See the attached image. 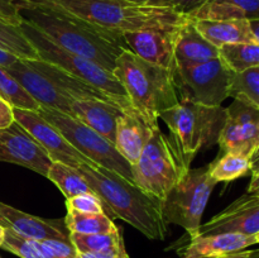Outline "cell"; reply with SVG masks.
<instances>
[{"mask_svg": "<svg viewBox=\"0 0 259 258\" xmlns=\"http://www.w3.org/2000/svg\"><path fill=\"white\" fill-rule=\"evenodd\" d=\"M14 121V115H13V108L0 99V129L10 125Z\"/></svg>", "mask_w": 259, "mask_h": 258, "instance_id": "obj_38", "label": "cell"}, {"mask_svg": "<svg viewBox=\"0 0 259 258\" xmlns=\"http://www.w3.org/2000/svg\"><path fill=\"white\" fill-rule=\"evenodd\" d=\"M134 4L146 5V7H156V8H171L172 0H128Z\"/></svg>", "mask_w": 259, "mask_h": 258, "instance_id": "obj_39", "label": "cell"}, {"mask_svg": "<svg viewBox=\"0 0 259 258\" xmlns=\"http://www.w3.org/2000/svg\"><path fill=\"white\" fill-rule=\"evenodd\" d=\"M186 172L180 163L171 139L159 126L152 131L141 157L132 166L134 184L162 204Z\"/></svg>", "mask_w": 259, "mask_h": 258, "instance_id": "obj_8", "label": "cell"}, {"mask_svg": "<svg viewBox=\"0 0 259 258\" xmlns=\"http://www.w3.org/2000/svg\"><path fill=\"white\" fill-rule=\"evenodd\" d=\"M14 120L19 123L40 147L52 162H61L77 168L80 164L98 166L77 151L57 128L48 123L38 111L13 108Z\"/></svg>", "mask_w": 259, "mask_h": 258, "instance_id": "obj_13", "label": "cell"}, {"mask_svg": "<svg viewBox=\"0 0 259 258\" xmlns=\"http://www.w3.org/2000/svg\"><path fill=\"white\" fill-rule=\"evenodd\" d=\"M60 7L88 22L116 30L137 32L146 29H174L187 17L172 8L134 4L128 0H40Z\"/></svg>", "mask_w": 259, "mask_h": 258, "instance_id": "obj_5", "label": "cell"}, {"mask_svg": "<svg viewBox=\"0 0 259 258\" xmlns=\"http://www.w3.org/2000/svg\"><path fill=\"white\" fill-rule=\"evenodd\" d=\"M249 163H250V174L258 175L259 174V146L254 149L249 157Z\"/></svg>", "mask_w": 259, "mask_h": 258, "instance_id": "obj_42", "label": "cell"}, {"mask_svg": "<svg viewBox=\"0 0 259 258\" xmlns=\"http://www.w3.org/2000/svg\"><path fill=\"white\" fill-rule=\"evenodd\" d=\"M0 248L20 258H45L35 240L25 239L9 229H5L4 240Z\"/></svg>", "mask_w": 259, "mask_h": 258, "instance_id": "obj_32", "label": "cell"}, {"mask_svg": "<svg viewBox=\"0 0 259 258\" xmlns=\"http://www.w3.org/2000/svg\"><path fill=\"white\" fill-rule=\"evenodd\" d=\"M228 94L229 98L245 101L259 108V67L230 73Z\"/></svg>", "mask_w": 259, "mask_h": 258, "instance_id": "obj_28", "label": "cell"}, {"mask_svg": "<svg viewBox=\"0 0 259 258\" xmlns=\"http://www.w3.org/2000/svg\"><path fill=\"white\" fill-rule=\"evenodd\" d=\"M218 144L224 153L233 152L250 157L259 146V108L234 99L225 108V123Z\"/></svg>", "mask_w": 259, "mask_h": 258, "instance_id": "obj_12", "label": "cell"}, {"mask_svg": "<svg viewBox=\"0 0 259 258\" xmlns=\"http://www.w3.org/2000/svg\"><path fill=\"white\" fill-rule=\"evenodd\" d=\"M159 119L169 129V139L182 168L189 171L199 152L218 143L225 123V108L181 99L179 104L163 111Z\"/></svg>", "mask_w": 259, "mask_h": 258, "instance_id": "obj_6", "label": "cell"}, {"mask_svg": "<svg viewBox=\"0 0 259 258\" xmlns=\"http://www.w3.org/2000/svg\"><path fill=\"white\" fill-rule=\"evenodd\" d=\"M179 28L125 32L123 33V37L128 50L134 55L174 72L176 68L175 42Z\"/></svg>", "mask_w": 259, "mask_h": 258, "instance_id": "obj_16", "label": "cell"}, {"mask_svg": "<svg viewBox=\"0 0 259 258\" xmlns=\"http://www.w3.org/2000/svg\"><path fill=\"white\" fill-rule=\"evenodd\" d=\"M81 258H129L125 247L119 248L109 252H94V253H80Z\"/></svg>", "mask_w": 259, "mask_h": 258, "instance_id": "obj_37", "label": "cell"}, {"mask_svg": "<svg viewBox=\"0 0 259 258\" xmlns=\"http://www.w3.org/2000/svg\"><path fill=\"white\" fill-rule=\"evenodd\" d=\"M19 27L23 34L38 53V57L40 60L55 63L67 72L72 73L76 77L93 85L120 108H126L131 105V101L123 85L111 71H108L103 66L85 56L70 52L60 47L27 20L23 19Z\"/></svg>", "mask_w": 259, "mask_h": 258, "instance_id": "obj_7", "label": "cell"}, {"mask_svg": "<svg viewBox=\"0 0 259 258\" xmlns=\"http://www.w3.org/2000/svg\"><path fill=\"white\" fill-rule=\"evenodd\" d=\"M215 258H259V249H255V250L243 249V250H239V252L230 253V254L222 255V257H215Z\"/></svg>", "mask_w": 259, "mask_h": 258, "instance_id": "obj_40", "label": "cell"}, {"mask_svg": "<svg viewBox=\"0 0 259 258\" xmlns=\"http://www.w3.org/2000/svg\"><path fill=\"white\" fill-rule=\"evenodd\" d=\"M70 240L78 253L109 252V250L124 248L120 228H116L113 232L99 233V234L70 233Z\"/></svg>", "mask_w": 259, "mask_h": 258, "instance_id": "obj_26", "label": "cell"}, {"mask_svg": "<svg viewBox=\"0 0 259 258\" xmlns=\"http://www.w3.org/2000/svg\"><path fill=\"white\" fill-rule=\"evenodd\" d=\"M154 128L156 126L149 125L136 108L132 105L123 108L116 121L114 142L116 151L133 166L141 157Z\"/></svg>", "mask_w": 259, "mask_h": 258, "instance_id": "obj_19", "label": "cell"}, {"mask_svg": "<svg viewBox=\"0 0 259 258\" xmlns=\"http://www.w3.org/2000/svg\"><path fill=\"white\" fill-rule=\"evenodd\" d=\"M0 99L7 101L12 108L34 111L39 109V104L10 75L7 67L2 65H0Z\"/></svg>", "mask_w": 259, "mask_h": 258, "instance_id": "obj_30", "label": "cell"}, {"mask_svg": "<svg viewBox=\"0 0 259 258\" xmlns=\"http://www.w3.org/2000/svg\"><path fill=\"white\" fill-rule=\"evenodd\" d=\"M66 207L67 211L81 212V214H99V212L108 214L106 207L95 192H86L66 199Z\"/></svg>", "mask_w": 259, "mask_h": 258, "instance_id": "obj_33", "label": "cell"}, {"mask_svg": "<svg viewBox=\"0 0 259 258\" xmlns=\"http://www.w3.org/2000/svg\"><path fill=\"white\" fill-rule=\"evenodd\" d=\"M37 111L48 123L57 128L62 136L90 161L98 166L116 172L128 181L134 182L132 164L116 151L113 143L106 141L94 129L89 128L73 116L61 113L56 109L39 106Z\"/></svg>", "mask_w": 259, "mask_h": 258, "instance_id": "obj_10", "label": "cell"}, {"mask_svg": "<svg viewBox=\"0 0 259 258\" xmlns=\"http://www.w3.org/2000/svg\"><path fill=\"white\" fill-rule=\"evenodd\" d=\"M123 108L108 100L100 99H85L77 100L71 105L73 118L80 120L89 128L114 144L115 142L116 121Z\"/></svg>", "mask_w": 259, "mask_h": 258, "instance_id": "obj_20", "label": "cell"}, {"mask_svg": "<svg viewBox=\"0 0 259 258\" xmlns=\"http://www.w3.org/2000/svg\"><path fill=\"white\" fill-rule=\"evenodd\" d=\"M192 19L259 20V0H210Z\"/></svg>", "mask_w": 259, "mask_h": 258, "instance_id": "obj_23", "label": "cell"}, {"mask_svg": "<svg viewBox=\"0 0 259 258\" xmlns=\"http://www.w3.org/2000/svg\"><path fill=\"white\" fill-rule=\"evenodd\" d=\"M0 225L25 239L70 240L65 219H45L18 210L0 201Z\"/></svg>", "mask_w": 259, "mask_h": 258, "instance_id": "obj_17", "label": "cell"}, {"mask_svg": "<svg viewBox=\"0 0 259 258\" xmlns=\"http://www.w3.org/2000/svg\"><path fill=\"white\" fill-rule=\"evenodd\" d=\"M250 174L249 157L240 153L228 152L212 162L211 179L215 182H230Z\"/></svg>", "mask_w": 259, "mask_h": 258, "instance_id": "obj_29", "label": "cell"}, {"mask_svg": "<svg viewBox=\"0 0 259 258\" xmlns=\"http://www.w3.org/2000/svg\"><path fill=\"white\" fill-rule=\"evenodd\" d=\"M0 162L19 164L45 177L52 164L45 149L15 120L0 129Z\"/></svg>", "mask_w": 259, "mask_h": 258, "instance_id": "obj_14", "label": "cell"}, {"mask_svg": "<svg viewBox=\"0 0 259 258\" xmlns=\"http://www.w3.org/2000/svg\"><path fill=\"white\" fill-rule=\"evenodd\" d=\"M219 57V48L205 39L197 30L192 18L180 25L175 42L176 66L197 65Z\"/></svg>", "mask_w": 259, "mask_h": 258, "instance_id": "obj_21", "label": "cell"}, {"mask_svg": "<svg viewBox=\"0 0 259 258\" xmlns=\"http://www.w3.org/2000/svg\"><path fill=\"white\" fill-rule=\"evenodd\" d=\"M65 224L70 233L78 234H99V233H109L115 230L116 225L114 224L111 218L105 212L99 214H81V212L67 211Z\"/></svg>", "mask_w": 259, "mask_h": 258, "instance_id": "obj_27", "label": "cell"}, {"mask_svg": "<svg viewBox=\"0 0 259 258\" xmlns=\"http://www.w3.org/2000/svg\"><path fill=\"white\" fill-rule=\"evenodd\" d=\"M259 232V196L244 194L223 211L200 225L199 235L239 233L255 235Z\"/></svg>", "mask_w": 259, "mask_h": 258, "instance_id": "obj_15", "label": "cell"}, {"mask_svg": "<svg viewBox=\"0 0 259 258\" xmlns=\"http://www.w3.org/2000/svg\"><path fill=\"white\" fill-rule=\"evenodd\" d=\"M47 179L61 190L66 199L86 192H94L90 185L85 181V179L75 167L61 162H52L48 169Z\"/></svg>", "mask_w": 259, "mask_h": 258, "instance_id": "obj_25", "label": "cell"}, {"mask_svg": "<svg viewBox=\"0 0 259 258\" xmlns=\"http://www.w3.org/2000/svg\"><path fill=\"white\" fill-rule=\"evenodd\" d=\"M76 169L100 197L108 215L124 220L149 239H166L168 223L163 217L161 201L105 167L80 164Z\"/></svg>", "mask_w": 259, "mask_h": 258, "instance_id": "obj_2", "label": "cell"}, {"mask_svg": "<svg viewBox=\"0 0 259 258\" xmlns=\"http://www.w3.org/2000/svg\"><path fill=\"white\" fill-rule=\"evenodd\" d=\"M37 245L45 258H81L71 240L47 239L37 242Z\"/></svg>", "mask_w": 259, "mask_h": 258, "instance_id": "obj_34", "label": "cell"}, {"mask_svg": "<svg viewBox=\"0 0 259 258\" xmlns=\"http://www.w3.org/2000/svg\"><path fill=\"white\" fill-rule=\"evenodd\" d=\"M0 48L17 56L18 58H39L29 40L23 34L20 27L9 24L4 20H0Z\"/></svg>", "mask_w": 259, "mask_h": 258, "instance_id": "obj_31", "label": "cell"}, {"mask_svg": "<svg viewBox=\"0 0 259 258\" xmlns=\"http://www.w3.org/2000/svg\"><path fill=\"white\" fill-rule=\"evenodd\" d=\"M254 244H258L255 235L222 233L186 238L181 243L177 242L175 248L181 258H215L247 249Z\"/></svg>", "mask_w": 259, "mask_h": 258, "instance_id": "obj_18", "label": "cell"}, {"mask_svg": "<svg viewBox=\"0 0 259 258\" xmlns=\"http://www.w3.org/2000/svg\"><path fill=\"white\" fill-rule=\"evenodd\" d=\"M19 0H0V20L18 25L23 22V18L19 13Z\"/></svg>", "mask_w": 259, "mask_h": 258, "instance_id": "obj_35", "label": "cell"}, {"mask_svg": "<svg viewBox=\"0 0 259 258\" xmlns=\"http://www.w3.org/2000/svg\"><path fill=\"white\" fill-rule=\"evenodd\" d=\"M17 60H18L17 56L12 55V53L7 52V51L0 48V65L4 66V67H9V66L13 65Z\"/></svg>", "mask_w": 259, "mask_h": 258, "instance_id": "obj_41", "label": "cell"}, {"mask_svg": "<svg viewBox=\"0 0 259 258\" xmlns=\"http://www.w3.org/2000/svg\"><path fill=\"white\" fill-rule=\"evenodd\" d=\"M197 30L215 47L230 43L255 42L248 20L237 19H194Z\"/></svg>", "mask_w": 259, "mask_h": 258, "instance_id": "obj_22", "label": "cell"}, {"mask_svg": "<svg viewBox=\"0 0 259 258\" xmlns=\"http://www.w3.org/2000/svg\"><path fill=\"white\" fill-rule=\"evenodd\" d=\"M7 70L39 106L56 109L68 115H72L71 105L77 100L100 99L111 101L93 85L40 58H18Z\"/></svg>", "mask_w": 259, "mask_h": 258, "instance_id": "obj_4", "label": "cell"}, {"mask_svg": "<svg viewBox=\"0 0 259 258\" xmlns=\"http://www.w3.org/2000/svg\"><path fill=\"white\" fill-rule=\"evenodd\" d=\"M23 2H29V0H23Z\"/></svg>", "mask_w": 259, "mask_h": 258, "instance_id": "obj_47", "label": "cell"}, {"mask_svg": "<svg viewBox=\"0 0 259 258\" xmlns=\"http://www.w3.org/2000/svg\"><path fill=\"white\" fill-rule=\"evenodd\" d=\"M212 162L190 168L172 187L162 204L163 217L168 224L186 230V238L199 237L202 215L217 182L211 179Z\"/></svg>", "mask_w": 259, "mask_h": 258, "instance_id": "obj_9", "label": "cell"}, {"mask_svg": "<svg viewBox=\"0 0 259 258\" xmlns=\"http://www.w3.org/2000/svg\"><path fill=\"white\" fill-rule=\"evenodd\" d=\"M18 5L23 19L56 45L85 56L111 72L119 55L128 50L123 33L94 24L62 8L40 0H19Z\"/></svg>", "mask_w": 259, "mask_h": 258, "instance_id": "obj_1", "label": "cell"}, {"mask_svg": "<svg viewBox=\"0 0 259 258\" xmlns=\"http://www.w3.org/2000/svg\"><path fill=\"white\" fill-rule=\"evenodd\" d=\"M113 73L123 85L131 105L151 126H158L159 115L179 104L174 72L147 62L132 51L124 50L119 55Z\"/></svg>", "mask_w": 259, "mask_h": 258, "instance_id": "obj_3", "label": "cell"}, {"mask_svg": "<svg viewBox=\"0 0 259 258\" xmlns=\"http://www.w3.org/2000/svg\"><path fill=\"white\" fill-rule=\"evenodd\" d=\"M250 23V29H252L253 35H254L255 42L259 43V20H252Z\"/></svg>", "mask_w": 259, "mask_h": 258, "instance_id": "obj_44", "label": "cell"}, {"mask_svg": "<svg viewBox=\"0 0 259 258\" xmlns=\"http://www.w3.org/2000/svg\"><path fill=\"white\" fill-rule=\"evenodd\" d=\"M219 58L232 72L259 67V43H230L219 48Z\"/></svg>", "mask_w": 259, "mask_h": 258, "instance_id": "obj_24", "label": "cell"}, {"mask_svg": "<svg viewBox=\"0 0 259 258\" xmlns=\"http://www.w3.org/2000/svg\"><path fill=\"white\" fill-rule=\"evenodd\" d=\"M4 235H5V229L0 225V245H2L3 240H4Z\"/></svg>", "mask_w": 259, "mask_h": 258, "instance_id": "obj_45", "label": "cell"}, {"mask_svg": "<svg viewBox=\"0 0 259 258\" xmlns=\"http://www.w3.org/2000/svg\"><path fill=\"white\" fill-rule=\"evenodd\" d=\"M255 239H257V243H259V232L255 234Z\"/></svg>", "mask_w": 259, "mask_h": 258, "instance_id": "obj_46", "label": "cell"}, {"mask_svg": "<svg viewBox=\"0 0 259 258\" xmlns=\"http://www.w3.org/2000/svg\"><path fill=\"white\" fill-rule=\"evenodd\" d=\"M247 192L250 195H257V196H259V174L252 176Z\"/></svg>", "mask_w": 259, "mask_h": 258, "instance_id": "obj_43", "label": "cell"}, {"mask_svg": "<svg viewBox=\"0 0 259 258\" xmlns=\"http://www.w3.org/2000/svg\"><path fill=\"white\" fill-rule=\"evenodd\" d=\"M210 0H172L171 8L184 17L192 18Z\"/></svg>", "mask_w": 259, "mask_h": 258, "instance_id": "obj_36", "label": "cell"}, {"mask_svg": "<svg viewBox=\"0 0 259 258\" xmlns=\"http://www.w3.org/2000/svg\"><path fill=\"white\" fill-rule=\"evenodd\" d=\"M230 73L232 71L219 57L197 65L176 66L174 81L180 100L186 99L206 106H222L229 98Z\"/></svg>", "mask_w": 259, "mask_h": 258, "instance_id": "obj_11", "label": "cell"}]
</instances>
